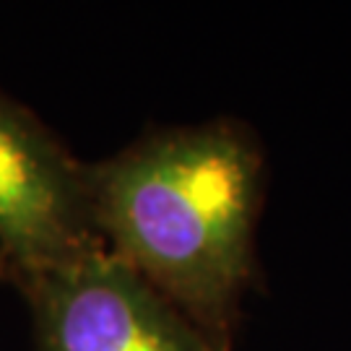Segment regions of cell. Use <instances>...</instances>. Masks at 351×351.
<instances>
[{
	"instance_id": "7a4b0ae2",
	"label": "cell",
	"mask_w": 351,
	"mask_h": 351,
	"mask_svg": "<svg viewBox=\"0 0 351 351\" xmlns=\"http://www.w3.org/2000/svg\"><path fill=\"white\" fill-rule=\"evenodd\" d=\"M34 351H232L104 245L19 284Z\"/></svg>"
},
{
	"instance_id": "6da1fadb",
	"label": "cell",
	"mask_w": 351,
	"mask_h": 351,
	"mask_svg": "<svg viewBox=\"0 0 351 351\" xmlns=\"http://www.w3.org/2000/svg\"><path fill=\"white\" fill-rule=\"evenodd\" d=\"M263 182V151L234 120L156 130L88 164L104 247L226 349L255 276Z\"/></svg>"
},
{
	"instance_id": "3957f363",
	"label": "cell",
	"mask_w": 351,
	"mask_h": 351,
	"mask_svg": "<svg viewBox=\"0 0 351 351\" xmlns=\"http://www.w3.org/2000/svg\"><path fill=\"white\" fill-rule=\"evenodd\" d=\"M97 245L88 164L0 88V281L19 287Z\"/></svg>"
}]
</instances>
